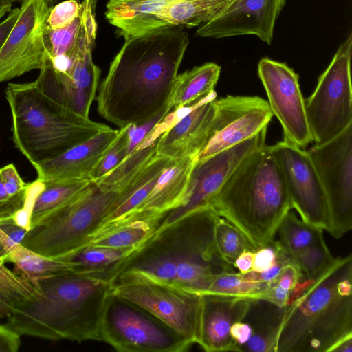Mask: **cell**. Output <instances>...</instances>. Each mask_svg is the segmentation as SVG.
<instances>
[{
    "label": "cell",
    "instance_id": "cell-7",
    "mask_svg": "<svg viewBox=\"0 0 352 352\" xmlns=\"http://www.w3.org/2000/svg\"><path fill=\"white\" fill-rule=\"evenodd\" d=\"M119 190L91 183L38 226L21 245L47 257L65 258L87 245L112 212Z\"/></svg>",
    "mask_w": 352,
    "mask_h": 352
},
{
    "label": "cell",
    "instance_id": "cell-24",
    "mask_svg": "<svg viewBox=\"0 0 352 352\" xmlns=\"http://www.w3.org/2000/svg\"><path fill=\"white\" fill-rule=\"evenodd\" d=\"M181 0H109L105 18L124 38L146 34L151 20Z\"/></svg>",
    "mask_w": 352,
    "mask_h": 352
},
{
    "label": "cell",
    "instance_id": "cell-38",
    "mask_svg": "<svg viewBox=\"0 0 352 352\" xmlns=\"http://www.w3.org/2000/svg\"><path fill=\"white\" fill-rule=\"evenodd\" d=\"M127 126L120 128L119 134L96 164L90 176V180L95 182L113 169L125 157L128 135Z\"/></svg>",
    "mask_w": 352,
    "mask_h": 352
},
{
    "label": "cell",
    "instance_id": "cell-33",
    "mask_svg": "<svg viewBox=\"0 0 352 352\" xmlns=\"http://www.w3.org/2000/svg\"><path fill=\"white\" fill-rule=\"evenodd\" d=\"M322 230L299 220L289 210L280 223L276 234L281 243L294 254L314 241Z\"/></svg>",
    "mask_w": 352,
    "mask_h": 352
},
{
    "label": "cell",
    "instance_id": "cell-23",
    "mask_svg": "<svg viewBox=\"0 0 352 352\" xmlns=\"http://www.w3.org/2000/svg\"><path fill=\"white\" fill-rule=\"evenodd\" d=\"M175 160L156 153L119 190L115 206L106 221L94 236H97L122 226L148 197L162 172Z\"/></svg>",
    "mask_w": 352,
    "mask_h": 352
},
{
    "label": "cell",
    "instance_id": "cell-35",
    "mask_svg": "<svg viewBox=\"0 0 352 352\" xmlns=\"http://www.w3.org/2000/svg\"><path fill=\"white\" fill-rule=\"evenodd\" d=\"M214 238L221 256L232 267L238 256L243 251L255 252L242 233L222 217L216 225Z\"/></svg>",
    "mask_w": 352,
    "mask_h": 352
},
{
    "label": "cell",
    "instance_id": "cell-14",
    "mask_svg": "<svg viewBox=\"0 0 352 352\" xmlns=\"http://www.w3.org/2000/svg\"><path fill=\"white\" fill-rule=\"evenodd\" d=\"M267 129L229 148L206 158L197 159L182 204L168 212L158 228L168 225L197 208L210 206L241 162L265 144Z\"/></svg>",
    "mask_w": 352,
    "mask_h": 352
},
{
    "label": "cell",
    "instance_id": "cell-41",
    "mask_svg": "<svg viewBox=\"0 0 352 352\" xmlns=\"http://www.w3.org/2000/svg\"><path fill=\"white\" fill-rule=\"evenodd\" d=\"M81 6L78 0H66L54 6L47 20V28L56 30L68 25L78 16Z\"/></svg>",
    "mask_w": 352,
    "mask_h": 352
},
{
    "label": "cell",
    "instance_id": "cell-8",
    "mask_svg": "<svg viewBox=\"0 0 352 352\" xmlns=\"http://www.w3.org/2000/svg\"><path fill=\"white\" fill-rule=\"evenodd\" d=\"M103 341L122 352H182L192 344L143 307L108 294L100 320Z\"/></svg>",
    "mask_w": 352,
    "mask_h": 352
},
{
    "label": "cell",
    "instance_id": "cell-11",
    "mask_svg": "<svg viewBox=\"0 0 352 352\" xmlns=\"http://www.w3.org/2000/svg\"><path fill=\"white\" fill-rule=\"evenodd\" d=\"M308 153L327 197L329 228L336 239L352 228V124L330 141Z\"/></svg>",
    "mask_w": 352,
    "mask_h": 352
},
{
    "label": "cell",
    "instance_id": "cell-16",
    "mask_svg": "<svg viewBox=\"0 0 352 352\" xmlns=\"http://www.w3.org/2000/svg\"><path fill=\"white\" fill-rule=\"evenodd\" d=\"M258 74L270 109L282 126L284 140L305 148L312 138L298 74L287 64L268 58L258 62Z\"/></svg>",
    "mask_w": 352,
    "mask_h": 352
},
{
    "label": "cell",
    "instance_id": "cell-15",
    "mask_svg": "<svg viewBox=\"0 0 352 352\" xmlns=\"http://www.w3.org/2000/svg\"><path fill=\"white\" fill-rule=\"evenodd\" d=\"M273 113L258 96L228 95L214 102V113L206 143L197 155L203 159L238 144L259 133Z\"/></svg>",
    "mask_w": 352,
    "mask_h": 352
},
{
    "label": "cell",
    "instance_id": "cell-32",
    "mask_svg": "<svg viewBox=\"0 0 352 352\" xmlns=\"http://www.w3.org/2000/svg\"><path fill=\"white\" fill-rule=\"evenodd\" d=\"M38 294L32 283L0 263V318L7 317L19 305Z\"/></svg>",
    "mask_w": 352,
    "mask_h": 352
},
{
    "label": "cell",
    "instance_id": "cell-40",
    "mask_svg": "<svg viewBox=\"0 0 352 352\" xmlns=\"http://www.w3.org/2000/svg\"><path fill=\"white\" fill-rule=\"evenodd\" d=\"M28 232L17 226L12 217L0 220V263H6L8 256L21 244Z\"/></svg>",
    "mask_w": 352,
    "mask_h": 352
},
{
    "label": "cell",
    "instance_id": "cell-46",
    "mask_svg": "<svg viewBox=\"0 0 352 352\" xmlns=\"http://www.w3.org/2000/svg\"><path fill=\"white\" fill-rule=\"evenodd\" d=\"M20 334L7 324H0V352H16L21 344Z\"/></svg>",
    "mask_w": 352,
    "mask_h": 352
},
{
    "label": "cell",
    "instance_id": "cell-36",
    "mask_svg": "<svg viewBox=\"0 0 352 352\" xmlns=\"http://www.w3.org/2000/svg\"><path fill=\"white\" fill-rule=\"evenodd\" d=\"M292 255L309 279L316 278L333 259L324 240L323 232L310 245Z\"/></svg>",
    "mask_w": 352,
    "mask_h": 352
},
{
    "label": "cell",
    "instance_id": "cell-26",
    "mask_svg": "<svg viewBox=\"0 0 352 352\" xmlns=\"http://www.w3.org/2000/svg\"><path fill=\"white\" fill-rule=\"evenodd\" d=\"M175 121V114L170 111L118 166L94 182L104 188L119 190L157 153L159 138Z\"/></svg>",
    "mask_w": 352,
    "mask_h": 352
},
{
    "label": "cell",
    "instance_id": "cell-19",
    "mask_svg": "<svg viewBox=\"0 0 352 352\" xmlns=\"http://www.w3.org/2000/svg\"><path fill=\"white\" fill-rule=\"evenodd\" d=\"M256 300L250 298L201 294L199 344L206 351H239L230 335L232 324L242 321Z\"/></svg>",
    "mask_w": 352,
    "mask_h": 352
},
{
    "label": "cell",
    "instance_id": "cell-20",
    "mask_svg": "<svg viewBox=\"0 0 352 352\" xmlns=\"http://www.w3.org/2000/svg\"><path fill=\"white\" fill-rule=\"evenodd\" d=\"M216 98L213 91L192 104L187 113L160 135L157 153L173 160L197 157L208 138Z\"/></svg>",
    "mask_w": 352,
    "mask_h": 352
},
{
    "label": "cell",
    "instance_id": "cell-9",
    "mask_svg": "<svg viewBox=\"0 0 352 352\" xmlns=\"http://www.w3.org/2000/svg\"><path fill=\"white\" fill-rule=\"evenodd\" d=\"M351 55L350 34L318 78L312 94L305 99L307 123L316 146L330 141L352 124Z\"/></svg>",
    "mask_w": 352,
    "mask_h": 352
},
{
    "label": "cell",
    "instance_id": "cell-48",
    "mask_svg": "<svg viewBox=\"0 0 352 352\" xmlns=\"http://www.w3.org/2000/svg\"><path fill=\"white\" fill-rule=\"evenodd\" d=\"M20 12V8L12 9L8 16L0 23V50L14 27Z\"/></svg>",
    "mask_w": 352,
    "mask_h": 352
},
{
    "label": "cell",
    "instance_id": "cell-49",
    "mask_svg": "<svg viewBox=\"0 0 352 352\" xmlns=\"http://www.w3.org/2000/svg\"><path fill=\"white\" fill-rule=\"evenodd\" d=\"M254 252L252 250L243 251L235 260L233 266L240 274H246L252 270Z\"/></svg>",
    "mask_w": 352,
    "mask_h": 352
},
{
    "label": "cell",
    "instance_id": "cell-21",
    "mask_svg": "<svg viewBox=\"0 0 352 352\" xmlns=\"http://www.w3.org/2000/svg\"><path fill=\"white\" fill-rule=\"evenodd\" d=\"M197 159V156H188L175 160L162 172L143 203L122 226L140 221L160 224L168 212L182 204Z\"/></svg>",
    "mask_w": 352,
    "mask_h": 352
},
{
    "label": "cell",
    "instance_id": "cell-31",
    "mask_svg": "<svg viewBox=\"0 0 352 352\" xmlns=\"http://www.w3.org/2000/svg\"><path fill=\"white\" fill-rule=\"evenodd\" d=\"M159 225L153 221L131 222L95 236L89 244L120 249L136 248L151 236Z\"/></svg>",
    "mask_w": 352,
    "mask_h": 352
},
{
    "label": "cell",
    "instance_id": "cell-13",
    "mask_svg": "<svg viewBox=\"0 0 352 352\" xmlns=\"http://www.w3.org/2000/svg\"><path fill=\"white\" fill-rule=\"evenodd\" d=\"M52 0H22L18 19L0 50V82L41 69L48 57L45 45Z\"/></svg>",
    "mask_w": 352,
    "mask_h": 352
},
{
    "label": "cell",
    "instance_id": "cell-52",
    "mask_svg": "<svg viewBox=\"0 0 352 352\" xmlns=\"http://www.w3.org/2000/svg\"><path fill=\"white\" fill-rule=\"evenodd\" d=\"M60 0H52L53 4L54 5V3H57L58 1H59Z\"/></svg>",
    "mask_w": 352,
    "mask_h": 352
},
{
    "label": "cell",
    "instance_id": "cell-1",
    "mask_svg": "<svg viewBox=\"0 0 352 352\" xmlns=\"http://www.w3.org/2000/svg\"><path fill=\"white\" fill-rule=\"evenodd\" d=\"M188 44L179 27L125 38L99 87V114L120 129L157 115L168 105Z\"/></svg>",
    "mask_w": 352,
    "mask_h": 352
},
{
    "label": "cell",
    "instance_id": "cell-17",
    "mask_svg": "<svg viewBox=\"0 0 352 352\" xmlns=\"http://www.w3.org/2000/svg\"><path fill=\"white\" fill-rule=\"evenodd\" d=\"M92 50L80 52L63 72L56 71L47 58L34 81L47 97L87 118L100 76V69L93 61Z\"/></svg>",
    "mask_w": 352,
    "mask_h": 352
},
{
    "label": "cell",
    "instance_id": "cell-18",
    "mask_svg": "<svg viewBox=\"0 0 352 352\" xmlns=\"http://www.w3.org/2000/svg\"><path fill=\"white\" fill-rule=\"evenodd\" d=\"M286 0H234L214 18L200 25L196 36L204 38L253 34L270 45L275 21Z\"/></svg>",
    "mask_w": 352,
    "mask_h": 352
},
{
    "label": "cell",
    "instance_id": "cell-3",
    "mask_svg": "<svg viewBox=\"0 0 352 352\" xmlns=\"http://www.w3.org/2000/svg\"><path fill=\"white\" fill-rule=\"evenodd\" d=\"M39 294L19 305L6 324L21 335L50 340L101 341L100 324L110 282L77 273L41 278Z\"/></svg>",
    "mask_w": 352,
    "mask_h": 352
},
{
    "label": "cell",
    "instance_id": "cell-22",
    "mask_svg": "<svg viewBox=\"0 0 352 352\" xmlns=\"http://www.w3.org/2000/svg\"><path fill=\"white\" fill-rule=\"evenodd\" d=\"M120 129L103 131L59 156L34 168L37 182L50 179H89L96 164L119 134Z\"/></svg>",
    "mask_w": 352,
    "mask_h": 352
},
{
    "label": "cell",
    "instance_id": "cell-37",
    "mask_svg": "<svg viewBox=\"0 0 352 352\" xmlns=\"http://www.w3.org/2000/svg\"><path fill=\"white\" fill-rule=\"evenodd\" d=\"M302 277V272L295 262L287 264L272 282L261 298L278 308L285 307L298 281Z\"/></svg>",
    "mask_w": 352,
    "mask_h": 352
},
{
    "label": "cell",
    "instance_id": "cell-34",
    "mask_svg": "<svg viewBox=\"0 0 352 352\" xmlns=\"http://www.w3.org/2000/svg\"><path fill=\"white\" fill-rule=\"evenodd\" d=\"M268 285L269 283L245 280L239 272H226L217 276L205 293L261 300Z\"/></svg>",
    "mask_w": 352,
    "mask_h": 352
},
{
    "label": "cell",
    "instance_id": "cell-2",
    "mask_svg": "<svg viewBox=\"0 0 352 352\" xmlns=\"http://www.w3.org/2000/svg\"><path fill=\"white\" fill-rule=\"evenodd\" d=\"M220 219L207 206L158 228L117 265L110 283L120 274L132 272L184 290L205 293L217 276L234 271L216 245L214 231Z\"/></svg>",
    "mask_w": 352,
    "mask_h": 352
},
{
    "label": "cell",
    "instance_id": "cell-28",
    "mask_svg": "<svg viewBox=\"0 0 352 352\" xmlns=\"http://www.w3.org/2000/svg\"><path fill=\"white\" fill-rule=\"evenodd\" d=\"M89 179H50L42 182V188L33 198L30 229L38 226L85 189Z\"/></svg>",
    "mask_w": 352,
    "mask_h": 352
},
{
    "label": "cell",
    "instance_id": "cell-47",
    "mask_svg": "<svg viewBox=\"0 0 352 352\" xmlns=\"http://www.w3.org/2000/svg\"><path fill=\"white\" fill-rule=\"evenodd\" d=\"M252 331V327L243 320L238 321L231 327L230 335L239 351H242L243 346L248 341Z\"/></svg>",
    "mask_w": 352,
    "mask_h": 352
},
{
    "label": "cell",
    "instance_id": "cell-44",
    "mask_svg": "<svg viewBox=\"0 0 352 352\" xmlns=\"http://www.w3.org/2000/svg\"><path fill=\"white\" fill-rule=\"evenodd\" d=\"M0 176L7 192L10 196L25 195L28 192L30 185L23 181L13 164L1 168Z\"/></svg>",
    "mask_w": 352,
    "mask_h": 352
},
{
    "label": "cell",
    "instance_id": "cell-30",
    "mask_svg": "<svg viewBox=\"0 0 352 352\" xmlns=\"http://www.w3.org/2000/svg\"><path fill=\"white\" fill-rule=\"evenodd\" d=\"M135 249L112 248L89 244L65 258L73 263L75 273L110 282L117 265Z\"/></svg>",
    "mask_w": 352,
    "mask_h": 352
},
{
    "label": "cell",
    "instance_id": "cell-43",
    "mask_svg": "<svg viewBox=\"0 0 352 352\" xmlns=\"http://www.w3.org/2000/svg\"><path fill=\"white\" fill-rule=\"evenodd\" d=\"M283 244L278 239H274L254 252L252 270L262 272L271 268L276 261Z\"/></svg>",
    "mask_w": 352,
    "mask_h": 352
},
{
    "label": "cell",
    "instance_id": "cell-12",
    "mask_svg": "<svg viewBox=\"0 0 352 352\" xmlns=\"http://www.w3.org/2000/svg\"><path fill=\"white\" fill-rule=\"evenodd\" d=\"M270 146L282 172L292 208L305 223L328 232L327 197L307 151L285 140Z\"/></svg>",
    "mask_w": 352,
    "mask_h": 352
},
{
    "label": "cell",
    "instance_id": "cell-5",
    "mask_svg": "<svg viewBox=\"0 0 352 352\" xmlns=\"http://www.w3.org/2000/svg\"><path fill=\"white\" fill-rule=\"evenodd\" d=\"M210 206L236 228L255 251L273 241L292 207L271 146L265 144L245 159Z\"/></svg>",
    "mask_w": 352,
    "mask_h": 352
},
{
    "label": "cell",
    "instance_id": "cell-29",
    "mask_svg": "<svg viewBox=\"0 0 352 352\" xmlns=\"http://www.w3.org/2000/svg\"><path fill=\"white\" fill-rule=\"evenodd\" d=\"M14 265L13 272L18 276L34 283L41 278L67 273H75L73 263L66 258H52L38 254L17 245L8 256L6 263Z\"/></svg>",
    "mask_w": 352,
    "mask_h": 352
},
{
    "label": "cell",
    "instance_id": "cell-51",
    "mask_svg": "<svg viewBox=\"0 0 352 352\" xmlns=\"http://www.w3.org/2000/svg\"><path fill=\"white\" fill-rule=\"evenodd\" d=\"M22 0H0V8L3 7L5 6L13 5L15 3H21Z\"/></svg>",
    "mask_w": 352,
    "mask_h": 352
},
{
    "label": "cell",
    "instance_id": "cell-50",
    "mask_svg": "<svg viewBox=\"0 0 352 352\" xmlns=\"http://www.w3.org/2000/svg\"><path fill=\"white\" fill-rule=\"evenodd\" d=\"M329 352H352V336L345 338L331 347Z\"/></svg>",
    "mask_w": 352,
    "mask_h": 352
},
{
    "label": "cell",
    "instance_id": "cell-45",
    "mask_svg": "<svg viewBox=\"0 0 352 352\" xmlns=\"http://www.w3.org/2000/svg\"><path fill=\"white\" fill-rule=\"evenodd\" d=\"M28 195V192L25 195L10 196L7 192L0 176V220L12 217L18 210L23 208Z\"/></svg>",
    "mask_w": 352,
    "mask_h": 352
},
{
    "label": "cell",
    "instance_id": "cell-4",
    "mask_svg": "<svg viewBox=\"0 0 352 352\" xmlns=\"http://www.w3.org/2000/svg\"><path fill=\"white\" fill-rule=\"evenodd\" d=\"M281 309L274 352H329L352 336V255L333 258Z\"/></svg>",
    "mask_w": 352,
    "mask_h": 352
},
{
    "label": "cell",
    "instance_id": "cell-42",
    "mask_svg": "<svg viewBox=\"0 0 352 352\" xmlns=\"http://www.w3.org/2000/svg\"><path fill=\"white\" fill-rule=\"evenodd\" d=\"M292 262H295L292 255L283 245L276 261L271 268L262 272L250 271L246 274H240V275L243 279L247 280L270 283L279 275L287 264Z\"/></svg>",
    "mask_w": 352,
    "mask_h": 352
},
{
    "label": "cell",
    "instance_id": "cell-25",
    "mask_svg": "<svg viewBox=\"0 0 352 352\" xmlns=\"http://www.w3.org/2000/svg\"><path fill=\"white\" fill-rule=\"evenodd\" d=\"M233 1L181 0L155 15L148 23L146 34L168 28L199 26L217 16Z\"/></svg>",
    "mask_w": 352,
    "mask_h": 352
},
{
    "label": "cell",
    "instance_id": "cell-10",
    "mask_svg": "<svg viewBox=\"0 0 352 352\" xmlns=\"http://www.w3.org/2000/svg\"><path fill=\"white\" fill-rule=\"evenodd\" d=\"M118 296L146 309L192 344L199 338L201 294L124 272L111 283Z\"/></svg>",
    "mask_w": 352,
    "mask_h": 352
},
{
    "label": "cell",
    "instance_id": "cell-6",
    "mask_svg": "<svg viewBox=\"0 0 352 352\" xmlns=\"http://www.w3.org/2000/svg\"><path fill=\"white\" fill-rule=\"evenodd\" d=\"M6 98L14 144L34 168L110 128L52 100L35 82L9 83Z\"/></svg>",
    "mask_w": 352,
    "mask_h": 352
},
{
    "label": "cell",
    "instance_id": "cell-39",
    "mask_svg": "<svg viewBox=\"0 0 352 352\" xmlns=\"http://www.w3.org/2000/svg\"><path fill=\"white\" fill-rule=\"evenodd\" d=\"M279 318L274 323L253 328L248 341L243 346L242 351L274 352Z\"/></svg>",
    "mask_w": 352,
    "mask_h": 352
},
{
    "label": "cell",
    "instance_id": "cell-27",
    "mask_svg": "<svg viewBox=\"0 0 352 352\" xmlns=\"http://www.w3.org/2000/svg\"><path fill=\"white\" fill-rule=\"evenodd\" d=\"M221 67L214 63H206L177 74L168 106L175 110L192 105L214 91Z\"/></svg>",
    "mask_w": 352,
    "mask_h": 352
}]
</instances>
